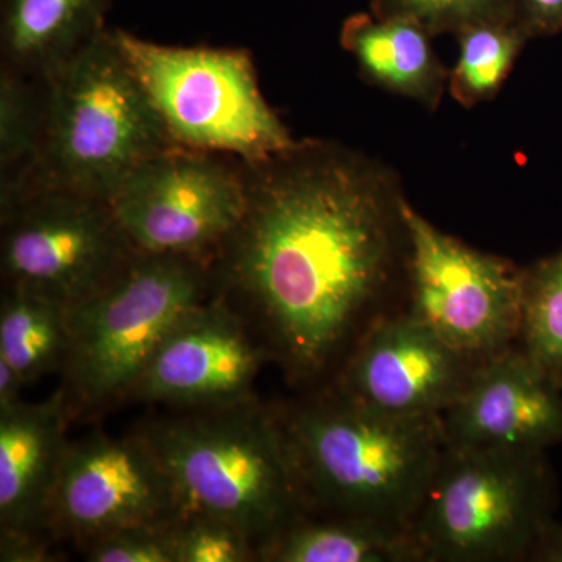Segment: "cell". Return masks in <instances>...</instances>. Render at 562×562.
Masks as SVG:
<instances>
[{
  "label": "cell",
  "instance_id": "cell-1",
  "mask_svg": "<svg viewBox=\"0 0 562 562\" xmlns=\"http://www.w3.org/2000/svg\"><path fill=\"white\" fill-rule=\"evenodd\" d=\"M247 206L222 251L228 280L294 379L321 375L380 314L405 231L402 202L344 154L246 165Z\"/></svg>",
  "mask_w": 562,
  "mask_h": 562
},
{
  "label": "cell",
  "instance_id": "cell-2",
  "mask_svg": "<svg viewBox=\"0 0 562 562\" xmlns=\"http://www.w3.org/2000/svg\"><path fill=\"white\" fill-rule=\"evenodd\" d=\"M279 422L308 501L406 528L446 449L441 416L376 412L339 387Z\"/></svg>",
  "mask_w": 562,
  "mask_h": 562
},
{
  "label": "cell",
  "instance_id": "cell-3",
  "mask_svg": "<svg viewBox=\"0 0 562 562\" xmlns=\"http://www.w3.org/2000/svg\"><path fill=\"white\" fill-rule=\"evenodd\" d=\"M138 435L168 473L181 514L235 525L258 557L303 519L308 498L280 422L247 401L155 422Z\"/></svg>",
  "mask_w": 562,
  "mask_h": 562
},
{
  "label": "cell",
  "instance_id": "cell-4",
  "mask_svg": "<svg viewBox=\"0 0 562 562\" xmlns=\"http://www.w3.org/2000/svg\"><path fill=\"white\" fill-rule=\"evenodd\" d=\"M44 80L46 121L38 166L22 188L49 184L109 201L136 166L180 147L113 31L95 35Z\"/></svg>",
  "mask_w": 562,
  "mask_h": 562
},
{
  "label": "cell",
  "instance_id": "cell-5",
  "mask_svg": "<svg viewBox=\"0 0 562 562\" xmlns=\"http://www.w3.org/2000/svg\"><path fill=\"white\" fill-rule=\"evenodd\" d=\"M546 452L447 446L409 530L422 562H512L552 524Z\"/></svg>",
  "mask_w": 562,
  "mask_h": 562
},
{
  "label": "cell",
  "instance_id": "cell-6",
  "mask_svg": "<svg viewBox=\"0 0 562 562\" xmlns=\"http://www.w3.org/2000/svg\"><path fill=\"white\" fill-rule=\"evenodd\" d=\"M113 35L177 146L244 165L301 146L262 98L249 52L165 46L120 29Z\"/></svg>",
  "mask_w": 562,
  "mask_h": 562
},
{
  "label": "cell",
  "instance_id": "cell-7",
  "mask_svg": "<svg viewBox=\"0 0 562 562\" xmlns=\"http://www.w3.org/2000/svg\"><path fill=\"white\" fill-rule=\"evenodd\" d=\"M206 276L201 258L139 251L102 291L69 308L70 408L131 395L173 325L205 301Z\"/></svg>",
  "mask_w": 562,
  "mask_h": 562
},
{
  "label": "cell",
  "instance_id": "cell-8",
  "mask_svg": "<svg viewBox=\"0 0 562 562\" xmlns=\"http://www.w3.org/2000/svg\"><path fill=\"white\" fill-rule=\"evenodd\" d=\"M139 251L109 202L29 184L2 201V272L72 308L116 279Z\"/></svg>",
  "mask_w": 562,
  "mask_h": 562
},
{
  "label": "cell",
  "instance_id": "cell-9",
  "mask_svg": "<svg viewBox=\"0 0 562 562\" xmlns=\"http://www.w3.org/2000/svg\"><path fill=\"white\" fill-rule=\"evenodd\" d=\"M412 306L458 353L483 361L513 347L522 324L524 272L443 235L402 202Z\"/></svg>",
  "mask_w": 562,
  "mask_h": 562
},
{
  "label": "cell",
  "instance_id": "cell-10",
  "mask_svg": "<svg viewBox=\"0 0 562 562\" xmlns=\"http://www.w3.org/2000/svg\"><path fill=\"white\" fill-rule=\"evenodd\" d=\"M106 202L136 250L206 260L241 224L247 177L216 154L177 147L136 166Z\"/></svg>",
  "mask_w": 562,
  "mask_h": 562
},
{
  "label": "cell",
  "instance_id": "cell-11",
  "mask_svg": "<svg viewBox=\"0 0 562 562\" xmlns=\"http://www.w3.org/2000/svg\"><path fill=\"white\" fill-rule=\"evenodd\" d=\"M180 516L171 480L139 435L69 443L50 503L52 535L87 547L122 528Z\"/></svg>",
  "mask_w": 562,
  "mask_h": 562
},
{
  "label": "cell",
  "instance_id": "cell-12",
  "mask_svg": "<svg viewBox=\"0 0 562 562\" xmlns=\"http://www.w3.org/2000/svg\"><path fill=\"white\" fill-rule=\"evenodd\" d=\"M479 362L458 353L409 312L379 316L358 339L339 390L376 412L442 416Z\"/></svg>",
  "mask_w": 562,
  "mask_h": 562
},
{
  "label": "cell",
  "instance_id": "cell-13",
  "mask_svg": "<svg viewBox=\"0 0 562 562\" xmlns=\"http://www.w3.org/2000/svg\"><path fill=\"white\" fill-rule=\"evenodd\" d=\"M441 420L447 446L546 452L562 442L561 382L513 346L476 364Z\"/></svg>",
  "mask_w": 562,
  "mask_h": 562
},
{
  "label": "cell",
  "instance_id": "cell-14",
  "mask_svg": "<svg viewBox=\"0 0 562 562\" xmlns=\"http://www.w3.org/2000/svg\"><path fill=\"white\" fill-rule=\"evenodd\" d=\"M261 361L238 314L202 301L166 335L132 394L211 408L246 402Z\"/></svg>",
  "mask_w": 562,
  "mask_h": 562
},
{
  "label": "cell",
  "instance_id": "cell-15",
  "mask_svg": "<svg viewBox=\"0 0 562 562\" xmlns=\"http://www.w3.org/2000/svg\"><path fill=\"white\" fill-rule=\"evenodd\" d=\"M65 391L41 403L0 412V531L2 546L43 541L63 460L68 452Z\"/></svg>",
  "mask_w": 562,
  "mask_h": 562
},
{
  "label": "cell",
  "instance_id": "cell-16",
  "mask_svg": "<svg viewBox=\"0 0 562 562\" xmlns=\"http://www.w3.org/2000/svg\"><path fill=\"white\" fill-rule=\"evenodd\" d=\"M111 0H2L0 40L11 68L46 79L105 31Z\"/></svg>",
  "mask_w": 562,
  "mask_h": 562
},
{
  "label": "cell",
  "instance_id": "cell-17",
  "mask_svg": "<svg viewBox=\"0 0 562 562\" xmlns=\"http://www.w3.org/2000/svg\"><path fill=\"white\" fill-rule=\"evenodd\" d=\"M342 43L362 70L395 92L432 102L441 91L443 70L428 32L402 16L357 14L344 24Z\"/></svg>",
  "mask_w": 562,
  "mask_h": 562
},
{
  "label": "cell",
  "instance_id": "cell-18",
  "mask_svg": "<svg viewBox=\"0 0 562 562\" xmlns=\"http://www.w3.org/2000/svg\"><path fill=\"white\" fill-rule=\"evenodd\" d=\"M276 562H422L409 528L364 517H305L280 532L260 553Z\"/></svg>",
  "mask_w": 562,
  "mask_h": 562
},
{
  "label": "cell",
  "instance_id": "cell-19",
  "mask_svg": "<svg viewBox=\"0 0 562 562\" xmlns=\"http://www.w3.org/2000/svg\"><path fill=\"white\" fill-rule=\"evenodd\" d=\"M69 347L68 306L32 288L7 283L0 308V360L27 384L65 369Z\"/></svg>",
  "mask_w": 562,
  "mask_h": 562
},
{
  "label": "cell",
  "instance_id": "cell-20",
  "mask_svg": "<svg viewBox=\"0 0 562 562\" xmlns=\"http://www.w3.org/2000/svg\"><path fill=\"white\" fill-rule=\"evenodd\" d=\"M32 77L2 66L0 72V169L2 199L20 191L38 166L44 121L46 80L36 90Z\"/></svg>",
  "mask_w": 562,
  "mask_h": 562
},
{
  "label": "cell",
  "instance_id": "cell-21",
  "mask_svg": "<svg viewBox=\"0 0 562 562\" xmlns=\"http://www.w3.org/2000/svg\"><path fill=\"white\" fill-rule=\"evenodd\" d=\"M528 35L522 22H490L460 32V60L453 76L457 98L472 103L494 94Z\"/></svg>",
  "mask_w": 562,
  "mask_h": 562
},
{
  "label": "cell",
  "instance_id": "cell-22",
  "mask_svg": "<svg viewBox=\"0 0 562 562\" xmlns=\"http://www.w3.org/2000/svg\"><path fill=\"white\" fill-rule=\"evenodd\" d=\"M522 349L562 382V254L524 271Z\"/></svg>",
  "mask_w": 562,
  "mask_h": 562
},
{
  "label": "cell",
  "instance_id": "cell-23",
  "mask_svg": "<svg viewBox=\"0 0 562 562\" xmlns=\"http://www.w3.org/2000/svg\"><path fill=\"white\" fill-rule=\"evenodd\" d=\"M375 9L376 14L412 20L428 33H460L490 22H522L519 0H376Z\"/></svg>",
  "mask_w": 562,
  "mask_h": 562
},
{
  "label": "cell",
  "instance_id": "cell-24",
  "mask_svg": "<svg viewBox=\"0 0 562 562\" xmlns=\"http://www.w3.org/2000/svg\"><path fill=\"white\" fill-rule=\"evenodd\" d=\"M258 558L246 532L225 520L183 514L177 525V562H246Z\"/></svg>",
  "mask_w": 562,
  "mask_h": 562
},
{
  "label": "cell",
  "instance_id": "cell-25",
  "mask_svg": "<svg viewBox=\"0 0 562 562\" xmlns=\"http://www.w3.org/2000/svg\"><path fill=\"white\" fill-rule=\"evenodd\" d=\"M181 517V516H180ZM180 517L162 522L133 525L85 547L91 562H177V525Z\"/></svg>",
  "mask_w": 562,
  "mask_h": 562
},
{
  "label": "cell",
  "instance_id": "cell-26",
  "mask_svg": "<svg viewBox=\"0 0 562 562\" xmlns=\"http://www.w3.org/2000/svg\"><path fill=\"white\" fill-rule=\"evenodd\" d=\"M520 21L530 35L562 32V0H519Z\"/></svg>",
  "mask_w": 562,
  "mask_h": 562
},
{
  "label": "cell",
  "instance_id": "cell-27",
  "mask_svg": "<svg viewBox=\"0 0 562 562\" xmlns=\"http://www.w3.org/2000/svg\"><path fill=\"white\" fill-rule=\"evenodd\" d=\"M24 384L9 362L0 360V412L21 402V390Z\"/></svg>",
  "mask_w": 562,
  "mask_h": 562
},
{
  "label": "cell",
  "instance_id": "cell-28",
  "mask_svg": "<svg viewBox=\"0 0 562 562\" xmlns=\"http://www.w3.org/2000/svg\"><path fill=\"white\" fill-rule=\"evenodd\" d=\"M532 560L547 562H562V527L550 524L543 531L541 541L536 547Z\"/></svg>",
  "mask_w": 562,
  "mask_h": 562
}]
</instances>
